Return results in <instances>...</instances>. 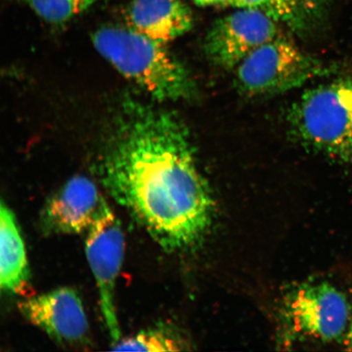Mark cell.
I'll return each instance as SVG.
<instances>
[{"mask_svg":"<svg viewBox=\"0 0 352 352\" xmlns=\"http://www.w3.org/2000/svg\"><path fill=\"white\" fill-rule=\"evenodd\" d=\"M223 6L261 11L275 21H283L294 29L300 28L302 25L301 22L280 0H226Z\"/></svg>","mask_w":352,"mask_h":352,"instance_id":"obj_14","label":"cell"},{"mask_svg":"<svg viewBox=\"0 0 352 352\" xmlns=\"http://www.w3.org/2000/svg\"><path fill=\"white\" fill-rule=\"evenodd\" d=\"M280 1L285 4L286 8H287L288 10L292 12L302 24V12L299 0H280Z\"/></svg>","mask_w":352,"mask_h":352,"instance_id":"obj_15","label":"cell"},{"mask_svg":"<svg viewBox=\"0 0 352 352\" xmlns=\"http://www.w3.org/2000/svg\"><path fill=\"white\" fill-rule=\"evenodd\" d=\"M224 1L226 0H193L197 6L201 7L223 6Z\"/></svg>","mask_w":352,"mask_h":352,"instance_id":"obj_16","label":"cell"},{"mask_svg":"<svg viewBox=\"0 0 352 352\" xmlns=\"http://www.w3.org/2000/svg\"><path fill=\"white\" fill-rule=\"evenodd\" d=\"M105 190L167 252L208 233L214 202L186 127L173 113L124 103L99 166Z\"/></svg>","mask_w":352,"mask_h":352,"instance_id":"obj_1","label":"cell"},{"mask_svg":"<svg viewBox=\"0 0 352 352\" xmlns=\"http://www.w3.org/2000/svg\"><path fill=\"white\" fill-rule=\"evenodd\" d=\"M99 54L118 72L160 101L188 100L195 85L166 47L126 26H104L92 36Z\"/></svg>","mask_w":352,"mask_h":352,"instance_id":"obj_2","label":"cell"},{"mask_svg":"<svg viewBox=\"0 0 352 352\" xmlns=\"http://www.w3.org/2000/svg\"><path fill=\"white\" fill-rule=\"evenodd\" d=\"M30 268L16 215L6 202L0 206V287L20 294L28 290Z\"/></svg>","mask_w":352,"mask_h":352,"instance_id":"obj_11","label":"cell"},{"mask_svg":"<svg viewBox=\"0 0 352 352\" xmlns=\"http://www.w3.org/2000/svg\"><path fill=\"white\" fill-rule=\"evenodd\" d=\"M289 122L308 151L352 164V74L306 91L290 109Z\"/></svg>","mask_w":352,"mask_h":352,"instance_id":"obj_3","label":"cell"},{"mask_svg":"<svg viewBox=\"0 0 352 352\" xmlns=\"http://www.w3.org/2000/svg\"><path fill=\"white\" fill-rule=\"evenodd\" d=\"M127 26L167 43L191 30L192 13L183 0H133L126 10Z\"/></svg>","mask_w":352,"mask_h":352,"instance_id":"obj_10","label":"cell"},{"mask_svg":"<svg viewBox=\"0 0 352 352\" xmlns=\"http://www.w3.org/2000/svg\"><path fill=\"white\" fill-rule=\"evenodd\" d=\"M124 246L120 219L107 204L87 231L86 255L98 285L100 309L112 345L121 340L116 287L124 256Z\"/></svg>","mask_w":352,"mask_h":352,"instance_id":"obj_6","label":"cell"},{"mask_svg":"<svg viewBox=\"0 0 352 352\" xmlns=\"http://www.w3.org/2000/svg\"><path fill=\"white\" fill-rule=\"evenodd\" d=\"M236 69V85L249 96L283 94L331 72L279 36L257 48Z\"/></svg>","mask_w":352,"mask_h":352,"instance_id":"obj_4","label":"cell"},{"mask_svg":"<svg viewBox=\"0 0 352 352\" xmlns=\"http://www.w3.org/2000/svg\"><path fill=\"white\" fill-rule=\"evenodd\" d=\"M351 306L344 294L327 283L294 288L283 301L285 327L293 336L323 342L352 338Z\"/></svg>","mask_w":352,"mask_h":352,"instance_id":"obj_5","label":"cell"},{"mask_svg":"<svg viewBox=\"0 0 352 352\" xmlns=\"http://www.w3.org/2000/svg\"><path fill=\"white\" fill-rule=\"evenodd\" d=\"M44 21L61 24L86 11L99 0H21Z\"/></svg>","mask_w":352,"mask_h":352,"instance_id":"obj_13","label":"cell"},{"mask_svg":"<svg viewBox=\"0 0 352 352\" xmlns=\"http://www.w3.org/2000/svg\"><path fill=\"white\" fill-rule=\"evenodd\" d=\"M22 316L52 340L63 345L85 344L89 325L76 290L63 287L28 297L17 305Z\"/></svg>","mask_w":352,"mask_h":352,"instance_id":"obj_8","label":"cell"},{"mask_svg":"<svg viewBox=\"0 0 352 352\" xmlns=\"http://www.w3.org/2000/svg\"><path fill=\"white\" fill-rule=\"evenodd\" d=\"M276 37V21L261 11L241 10L214 22L205 38L204 51L214 65L235 69L257 48Z\"/></svg>","mask_w":352,"mask_h":352,"instance_id":"obj_7","label":"cell"},{"mask_svg":"<svg viewBox=\"0 0 352 352\" xmlns=\"http://www.w3.org/2000/svg\"><path fill=\"white\" fill-rule=\"evenodd\" d=\"M107 201L86 176L77 175L48 198L41 214L46 234L74 235L87 232Z\"/></svg>","mask_w":352,"mask_h":352,"instance_id":"obj_9","label":"cell"},{"mask_svg":"<svg viewBox=\"0 0 352 352\" xmlns=\"http://www.w3.org/2000/svg\"><path fill=\"white\" fill-rule=\"evenodd\" d=\"M113 351H178L188 349V344L175 329L160 325L143 330L134 336L113 344Z\"/></svg>","mask_w":352,"mask_h":352,"instance_id":"obj_12","label":"cell"}]
</instances>
